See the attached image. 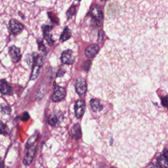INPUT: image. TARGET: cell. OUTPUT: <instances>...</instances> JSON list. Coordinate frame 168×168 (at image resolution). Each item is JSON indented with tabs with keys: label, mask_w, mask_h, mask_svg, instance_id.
<instances>
[{
	"label": "cell",
	"mask_w": 168,
	"mask_h": 168,
	"mask_svg": "<svg viewBox=\"0 0 168 168\" xmlns=\"http://www.w3.org/2000/svg\"><path fill=\"white\" fill-rule=\"evenodd\" d=\"M33 68H32V75L30 77L31 80H34L37 77H38L39 74H40V70L41 68V66L42 65L43 62V59L41 57H34L33 58Z\"/></svg>",
	"instance_id": "obj_1"
},
{
	"label": "cell",
	"mask_w": 168,
	"mask_h": 168,
	"mask_svg": "<svg viewBox=\"0 0 168 168\" xmlns=\"http://www.w3.org/2000/svg\"><path fill=\"white\" fill-rule=\"evenodd\" d=\"M75 90L80 96H84L87 91V84L85 80L83 78H79L76 80L75 84Z\"/></svg>",
	"instance_id": "obj_2"
},
{
	"label": "cell",
	"mask_w": 168,
	"mask_h": 168,
	"mask_svg": "<svg viewBox=\"0 0 168 168\" xmlns=\"http://www.w3.org/2000/svg\"><path fill=\"white\" fill-rule=\"evenodd\" d=\"M9 29L13 34H18L23 30L24 26L19 21L12 19L9 21Z\"/></svg>",
	"instance_id": "obj_3"
},
{
	"label": "cell",
	"mask_w": 168,
	"mask_h": 168,
	"mask_svg": "<svg viewBox=\"0 0 168 168\" xmlns=\"http://www.w3.org/2000/svg\"><path fill=\"white\" fill-rule=\"evenodd\" d=\"M75 114L78 118L82 117L85 110V101L82 99H79L76 101L74 106Z\"/></svg>",
	"instance_id": "obj_4"
},
{
	"label": "cell",
	"mask_w": 168,
	"mask_h": 168,
	"mask_svg": "<svg viewBox=\"0 0 168 168\" xmlns=\"http://www.w3.org/2000/svg\"><path fill=\"white\" fill-rule=\"evenodd\" d=\"M66 96V91L62 87L57 86L53 95L52 96V100L54 102H58L62 100Z\"/></svg>",
	"instance_id": "obj_5"
},
{
	"label": "cell",
	"mask_w": 168,
	"mask_h": 168,
	"mask_svg": "<svg viewBox=\"0 0 168 168\" xmlns=\"http://www.w3.org/2000/svg\"><path fill=\"white\" fill-rule=\"evenodd\" d=\"M36 154V147L34 145L28 148V151L26 154V156L23 160V163L25 166H29L32 161L34 160V158Z\"/></svg>",
	"instance_id": "obj_6"
},
{
	"label": "cell",
	"mask_w": 168,
	"mask_h": 168,
	"mask_svg": "<svg viewBox=\"0 0 168 168\" xmlns=\"http://www.w3.org/2000/svg\"><path fill=\"white\" fill-rule=\"evenodd\" d=\"M9 53L11 58L13 62H17L20 60L21 54H20V51L19 48L15 46L11 47L9 48Z\"/></svg>",
	"instance_id": "obj_7"
},
{
	"label": "cell",
	"mask_w": 168,
	"mask_h": 168,
	"mask_svg": "<svg viewBox=\"0 0 168 168\" xmlns=\"http://www.w3.org/2000/svg\"><path fill=\"white\" fill-rule=\"evenodd\" d=\"M61 61L66 64H71L74 62V57L71 50L63 51L61 55Z\"/></svg>",
	"instance_id": "obj_8"
},
{
	"label": "cell",
	"mask_w": 168,
	"mask_h": 168,
	"mask_svg": "<svg viewBox=\"0 0 168 168\" xmlns=\"http://www.w3.org/2000/svg\"><path fill=\"white\" fill-rule=\"evenodd\" d=\"M52 26H43L42 27V30L43 32V36H44L45 39L47 41V43L50 45H52L54 43V41L52 38V36L50 34V32L52 30Z\"/></svg>",
	"instance_id": "obj_9"
},
{
	"label": "cell",
	"mask_w": 168,
	"mask_h": 168,
	"mask_svg": "<svg viewBox=\"0 0 168 168\" xmlns=\"http://www.w3.org/2000/svg\"><path fill=\"white\" fill-rule=\"evenodd\" d=\"M99 50V45L97 44H92L87 47L85 50V55L88 58L94 57Z\"/></svg>",
	"instance_id": "obj_10"
},
{
	"label": "cell",
	"mask_w": 168,
	"mask_h": 168,
	"mask_svg": "<svg viewBox=\"0 0 168 168\" xmlns=\"http://www.w3.org/2000/svg\"><path fill=\"white\" fill-rule=\"evenodd\" d=\"M0 92L4 95H11L12 89L5 80H0Z\"/></svg>",
	"instance_id": "obj_11"
},
{
	"label": "cell",
	"mask_w": 168,
	"mask_h": 168,
	"mask_svg": "<svg viewBox=\"0 0 168 168\" xmlns=\"http://www.w3.org/2000/svg\"><path fill=\"white\" fill-rule=\"evenodd\" d=\"M90 105L91 109L93 110L94 112H99L102 110V104L101 102L97 99H91L90 101Z\"/></svg>",
	"instance_id": "obj_12"
},
{
	"label": "cell",
	"mask_w": 168,
	"mask_h": 168,
	"mask_svg": "<svg viewBox=\"0 0 168 168\" xmlns=\"http://www.w3.org/2000/svg\"><path fill=\"white\" fill-rule=\"evenodd\" d=\"M158 164L161 167H168V150H166L158 158Z\"/></svg>",
	"instance_id": "obj_13"
},
{
	"label": "cell",
	"mask_w": 168,
	"mask_h": 168,
	"mask_svg": "<svg viewBox=\"0 0 168 168\" xmlns=\"http://www.w3.org/2000/svg\"><path fill=\"white\" fill-rule=\"evenodd\" d=\"M91 15L97 21H101L102 19V13L99 7H94L91 9Z\"/></svg>",
	"instance_id": "obj_14"
},
{
	"label": "cell",
	"mask_w": 168,
	"mask_h": 168,
	"mask_svg": "<svg viewBox=\"0 0 168 168\" xmlns=\"http://www.w3.org/2000/svg\"><path fill=\"white\" fill-rule=\"evenodd\" d=\"M70 37H71V32H70V29L68 27H66L61 36V41H66L68 40Z\"/></svg>",
	"instance_id": "obj_15"
},
{
	"label": "cell",
	"mask_w": 168,
	"mask_h": 168,
	"mask_svg": "<svg viewBox=\"0 0 168 168\" xmlns=\"http://www.w3.org/2000/svg\"><path fill=\"white\" fill-rule=\"evenodd\" d=\"M72 133L73 137H75V139H78L81 136V129H80V127L77 124V125H75L72 130Z\"/></svg>",
	"instance_id": "obj_16"
},
{
	"label": "cell",
	"mask_w": 168,
	"mask_h": 168,
	"mask_svg": "<svg viewBox=\"0 0 168 168\" xmlns=\"http://www.w3.org/2000/svg\"><path fill=\"white\" fill-rule=\"evenodd\" d=\"M37 139V133H36L35 134H34L33 135H32V136L28 139V142H27V144H26L27 148H28V147H31V146L34 145V144L36 141Z\"/></svg>",
	"instance_id": "obj_17"
},
{
	"label": "cell",
	"mask_w": 168,
	"mask_h": 168,
	"mask_svg": "<svg viewBox=\"0 0 168 168\" xmlns=\"http://www.w3.org/2000/svg\"><path fill=\"white\" fill-rule=\"evenodd\" d=\"M58 123V118L56 115H51L49 118V123L52 126H55Z\"/></svg>",
	"instance_id": "obj_18"
},
{
	"label": "cell",
	"mask_w": 168,
	"mask_h": 168,
	"mask_svg": "<svg viewBox=\"0 0 168 168\" xmlns=\"http://www.w3.org/2000/svg\"><path fill=\"white\" fill-rule=\"evenodd\" d=\"M8 133V129L7 126L2 121H0V134L7 135Z\"/></svg>",
	"instance_id": "obj_19"
},
{
	"label": "cell",
	"mask_w": 168,
	"mask_h": 168,
	"mask_svg": "<svg viewBox=\"0 0 168 168\" xmlns=\"http://www.w3.org/2000/svg\"><path fill=\"white\" fill-rule=\"evenodd\" d=\"M75 6H72L71 7H70L67 13V17L68 19H70V18L72 17V16L75 14Z\"/></svg>",
	"instance_id": "obj_20"
},
{
	"label": "cell",
	"mask_w": 168,
	"mask_h": 168,
	"mask_svg": "<svg viewBox=\"0 0 168 168\" xmlns=\"http://www.w3.org/2000/svg\"><path fill=\"white\" fill-rule=\"evenodd\" d=\"M29 118V114L27 112H24L23 116H22V120H23V121H26V120H28V119Z\"/></svg>",
	"instance_id": "obj_21"
},
{
	"label": "cell",
	"mask_w": 168,
	"mask_h": 168,
	"mask_svg": "<svg viewBox=\"0 0 168 168\" xmlns=\"http://www.w3.org/2000/svg\"><path fill=\"white\" fill-rule=\"evenodd\" d=\"M162 104H163V105H164L168 108V98L167 97H164V98H162Z\"/></svg>",
	"instance_id": "obj_22"
},
{
	"label": "cell",
	"mask_w": 168,
	"mask_h": 168,
	"mask_svg": "<svg viewBox=\"0 0 168 168\" xmlns=\"http://www.w3.org/2000/svg\"><path fill=\"white\" fill-rule=\"evenodd\" d=\"M4 167V164L3 163V161L1 158V157H0V167Z\"/></svg>",
	"instance_id": "obj_23"
},
{
	"label": "cell",
	"mask_w": 168,
	"mask_h": 168,
	"mask_svg": "<svg viewBox=\"0 0 168 168\" xmlns=\"http://www.w3.org/2000/svg\"><path fill=\"white\" fill-rule=\"evenodd\" d=\"M78 1H79V2H80V0H78Z\"/></svg>",
	"instance_id": "obj_24"
}]
</instances>
